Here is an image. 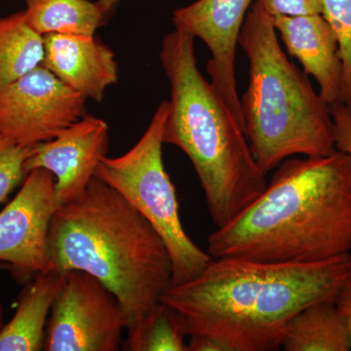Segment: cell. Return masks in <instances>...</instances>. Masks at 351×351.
Wrapping results in <instances>:
<instances>
[{
	"label": "cell",
	"mask_w": 351,
	"mask_h": 351,
	"mask_svg": "<svg viewBox=\"0 0 351 351\" xmlns=\"http://www.w3.org/2000/svg\"><path fill=\"white\" fill-rule=\"evenodd\" d=\"M55 182L50 171H31L17 195L0 212V263H6L21 283L49 270L48 234L51 219L60 207Z\"/></svg>",
	"instance_id": "9"
},
{
	"label": "cell",
	"mask_w": 351,
	"mask_h": 351,
	"mask_svg": "<svg viewBox=\"0 0 351 351\" xmlns=\"http://www.w3.org/2000/svg\"><path fill=\"white\" fill-rule=\"evenodd\" d=\"M336 302L341 313L346 316L351 332V272L343 284V288L339 291Z\"/></svg>",
	"instance_id": "24"
},
{
	"label": "cell",
	"mask_w": 351,
	"mask_h": 351,
	"mask_svg": "<svg viewBox=\"0 0 351 351\" xmlns=\"http://www.w3.org/2000/svg\"><path fill=\"white\" fill-rule=\"evenodd\" d=\"M239 45L249 62L240 98L254 159L265 175L285 159L329 156L336 151L330 106L281 48L274 18L256 0L240 31Z\"/></svg>",
	"instance_id": "5"
},
{
	"label": "cell",
	"mask_w": 351,
	"mask_h": 351,
	"mask_svg": "<svg viewBox=\"0 0 351 351\" xmlns=\"http://www.w3.org/2000/svg\"><path fill=\"white\" fill-rule=\"evenodd\" d=\"M184 318L176 309L161 302L145 321L135 338L122 343L128 351H189Z\"/></svg>",
	"instance_id": "18"
},
{
	"label": "cell",
	"mask_w": 351,
	"mask_h": 351,
	"mask_svg": "<svg viewBox=\"0 0 351 351\" xmlns=\"http://www.w3.org/2000/svg\"><path fill=\"white\" fill-rule=\"evenodd\" d=\"M64 278V272L50 269L29 281L12 319L0 330V351L43 350L47 316Z\"/></svg>",
	"instance_id": "14"
},
{
	"label": "cell",
	"mask_w": 351,
	"mask_h": 351,
	"mask_svg": "<svg viewBox=\"0 0 351 351\" xmlns=\"http://www.w3.org/2000/svg\"><path fill=\"white\" fill-rule=\"evenodd\" d=\"M64 274L46 324L43 350H120L127 320L119 299L88 272Z\"/></svg>",
	"instance_id": "7"
},
{
	"label": "cell",
	"mask_w": 351,
	"mask_h": 351,
	"mask_svg": "<svg viewBox=\"0 0 351 351\" xmlns=\"http://www.w3.org/2000/svg\"><path fill=\"white\" fill-rule=\"evenodd\" d=\"M4 263H0V269H3ZM4 326L3 316H2V306L0 304V330Z\"/></svg>",
	"instance_id": "26"
},
{
	"label": "cell",
	"mask_w": 351,
	"mask_h": 351,
	"mask_svg": "<svg viewBox=\"0 0 351 351\" xmlns=\"http://www.w3.org/2000/svg\"><path fill=\"white\" fill-rule=\"evenodd\" d=\"M272 18L289 54L302 64L307 75H313L317 82L323 100L329 106L341 101L343 62L338 39L324 16Z\"/></svg>",
	"instance_id": "13"
},
{
	"label": "cell",
	"mask_w": 351,
	"mask_h": 351,
	"mask_svg": "<svg viewBox=\"0 0 351 351\" xmlns=\"http://www.w3.org/2000/svg\"><path fill=\"white\" fill-rule=\"evenodd\" d=\"M25 18L38 34L94 36L106 18L90 0H24Z\"/></svg>",
	"instance_id": "16"
},
{
	"label": "cell",
	"mask_w": 351,
	"mask_h": 351,
	"mask_svg": "<svg viewBox=\"0 0 351 351\" xmlns=\"http://www.w3.org/2000/svg\"><path fill=\"white\" fill-rule=\"evenodd\" d=\"M43 36L27 23L25 10L0 17V90L41 66Z\"/></svg>",
	"instance_id": "17"
},
{
	"label": "cell",
	"mask_w": 351,
	"mask_h": 351,
	"mask_svg": "<svg viewBox=\"0 0 351 351\" xmlns=\"http://www.w3.org/2000/svg\"><path fill=\"white\" fill-rule=\"evenodd\" d=\"M351 252L348 156L287 158L257 199L207 239L214 258L313 263Z\"/></svg>",
	"instance_id": "2"
},
{
	"label": "cell",
	"mask_w": 351,
	"mask_h": 351,
	"mask_svg": "<svg viewBox=\"0 0 351 351\" xmlns=\"http://www.w3.org/2000/svg\"><path fill=\"white\" fill-rule=\"evenodd\" d=\"M29 152L31 147H21L0 135V204L25 181Z\"/></svg>",
	"instance_id": "20"
},
{
	"label": "cell",
	"mask_w": 351,
	"mask_h": 351,
	"mask_svg": "<svg viewBox=\"0 0 351 351\" xmlns=\"http://www.w3.org/2000/svg\"><path fill=\"white\" fill-rule=\"evenodd\" d=\"M350 272L351 254L301 265L212 258L161 302L181 314L188 336L210 335L230 351H276L291 318L316 302H336Z\"/></svg>",
	"instance_id": "1"
},
{
	"label": "cell",
	"mask_w": 351,
	"mask_h": 351,
	"mask_svg": "<svg viewBox=\"0 0 351 351\" xmlns=\"http://www.w3.org/2000/svg\"><path fill=\"white\" fill-rule=\"evenodd\" d=\"M195 39L175 29L161 43L159 58L171 93L163 142L189 157L210 217L221 228L262 195L267 175L254 159L243 127L201 75Z\"/></svg>",
	"instance_id": "4"
},
{
	"label": "cell",
	"mask_w": 351,
	"mask_h": 351,
	"mask_svg": "<svg viewBox=\"0 0 351 351\" xmlns=\"http://www.w3.org/2000/svg\"><path fill=\"white\" fill-rule=\"evenodd\" d=\"M322 15L338 39L343 62L341 101L351 100V0H321Z\"/></svg>",
	"instance_id": "19"
},
{
	"label": "cell",
	"mask_w": 351,
	"mask_h": 351,
	"mask_svg": "<svg viewBox=\"0 0 351 351\" xmlns=\"http://www.w3.org/2000/svg\"><path fill=\"white\" fill-rule=\"evenodd\" d=\"M251 5L252 0H197L172 14L175 29L206 44L211 53L206 66L211 83L244 130L235 58L240 31Z\"/></svg>",
	"instance_id": "10"
},
{
	"label": "cell",
	"mask_w": 351,
	"mask_h": 351,
	"mask_svg": "<svg viewBox=\"0 0 351 351\" xmlns=\"http://www.w3.org/2000/svg\"><path fill=\"white\" fill-rule=\"evenodd\" d=\"M48 249L49 270H83L119 299L126 315V339L137 336L172 287V260L159 233L96 177L82 197L53 215Z\"/></svg>",
	"instance_id": "3"
},
{
	"label": "cell",
	"mask_w": 351,
	"mask_h": 351,
	"mask_svg": "<svg viewBox=\"0 0 351 351\" xmlns=\"http://www.w3.org/2000/svg\"><path fill=\"white\" fill-rule=\"evenodd\" d=\"M272 17L277 15L306 16L322 14L321 0H258Z\"/></svg>",
	"instance_id": "22"
},
{
	"label": "cell",
	"mask_w": 351,
	"mask_h": 351,
	"mask_svg": "<svg viewBox=\"0 0 351 351\" xmlns=\"http://www.w3.org/2000/svg\"><path fill=\"white\" fill-rule=\"evenodd\" d=\"M43 40L41 64L86 100L101 103L106 90L119 82L114 53L95 36L48 34Z\"/></svg>",
	"instance_id": "12"
},
{
	"label": "cell",
	"mask_w": 351,
	"mask_h": 351,
	"mask_svg": "<svg viewBox=\"0 0 351 351\" xmlns=\"http://www.w3.org/2000/svg\"><path fill=\"white\" fill-rule=\"evenodd\" d=\"M189 351H230L225 343L210 335H191Z\"/></svg>",
	"instance_id": "23"
},
{
	"label": "cell",
	"mask_w": 351,
	"mask_h": 351,
	"mask_svg": "<svg viewBox=\"0 0 351 351\" xmlns=\"http://www.w3.org/2000/svg\"><path fill=\"white\" fill-rule=\"evenodd\" d=\"M121 0H97V4L100 7L101 12L107 19L108 16L115 10Z\"/></svg>",
	"instance_id": "25"
},
{
	"label": "cell",
	"mask_w": 351,
	"mask_h": 351,
	"mask_svg": "<svg viewBox=\"0 0 351 351\" xmlns=\"http://www.w3.org/2000/svg\"><path fill=\"white\" fill-rule=\"evenodd\" d=\"M86 110V99L41 64L0 90V135L34 147L56 137Z\"/></svg>",
	"instance_id": "8"
},
{
	"label": "cell",
	"mask_w": 351,
	"mask_h": 351,
	"mask_svg": "<svg viewBox=\"0 0 351 351\" xmlns=\"http://www.w3.org/2000/svg\"><path fill=\"white\" fill-rule=\"evenodd\" d=\"M334 131L335 147L348 158L351 170V100L330 106Z\"/></svg>",
	"instance_id": "21"
},
{
	"label": "cell",
	"mask_w": 351,
	"mask_h": 351,
	"mask_svg": "<svg viewBox=\"0 0 351 351\" xmlns=\"http://www.w3.org/2000/svg\"><path fill=\"white\" fill-rule=\"evenodd\" d=\"M168 112L169 101H161L137 144L123 156L104 157L95 177L119 191L156 228L169 251L172 286H176L199 276L212 257L186 234L174 184L164 167L163 130Z\"/></svg>",
	"instance_id": "6"
},
{
	"label": "cell",
	"mask_w": 351,
	"mask_h": 351,
	"mask_svg": "<svg viewBox=\"0 0 351 351\" xmlns=\"http://www.w3.org/2000/svg\"><path fill=\"white\" fill-rule=\"evenodd\" d=\"M286 351H350L351 332L336 302H320L295 314L286 327Z\"/></svg>",
	"instance_id": "15"
},
{
	"label": "cell",
	"mask_w": 351,
	"mask_h": 351,
	"mask_svg": "<svg viewBox=\"0 0 351 351\" xmlns=\"http://www.w3.org/2000/svg\"><path fill=\"white\" fill-rule=\"evenodd\" d=\"M108 141L107 122L86 114L52 140L31 147L25 172L38 168L50 171L56 180L58 204H68L84 195L99 163L107 156Z\"/></svg>",
	"instance_id": "11"
}]
</instances>
